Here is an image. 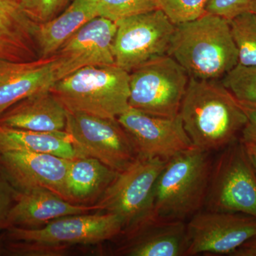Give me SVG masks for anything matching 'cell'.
<instances>
[{
	"instance_id": "obj_27",
	"label": "cell",
	"mask_w": 256,
	"mask_h": 256,
	"mask_svg": "<svg viewBox=\"0 0 256 256\" xmlns=\"http://www.w3.org/2000/svg\"><path fill=\"white\" fill-rule=\"evenodd\" d=\"M72 0H18L16 3L28 18L43 24L62 13Z\"/></svg>"
},
{
	"instance_id": "obj_9",
	"label": "cell",
	"mask_w": 256,
	"mask_h": 256,
	"mask_svg": "<svg viewBox=\"0 0 256 256\" xmlns=\"http://www.w3.org/2000/svg\"><path fill=\"white\" fill-rule=\"evenodd\" d=\"M65 131L80 156L96 158L117 172L138 158L130 138L117 118L67 112Z\"/></svg>"
},
{
	"instance_id": "obj_10",
	"label": "cell",
	"mask_w": 256,
	"mask_h": 256,
	"mask_svg": "<svg viewBox=\"0 0 256 256\" xmlns=\"http://www.w3.org/2000/svg\"><path fill=\"white\" fill-rule=\"evenodd\" d=\"M114 42L116 65L126 72L168 55L175 25L160 9L116 22Z\"/></svg>"
},
{
	"instance_id": "obj_8",
	"label": "cell",
	"mask_w": 256,
	"mask_h": 256,
	"mask_svg": "<svg viewBox=\"0 0 256 256\" xmlns=\"http://www.w3.org/2000/svg\"><path fill=\"white\" fill-rule=\"evenodd\" d=\"M129 74L130 107L152 116H178L190 78L172 57H159Z\"/></svg>"
},
{
	"instance_id": "obj_34",
	"label": "cell",
	"mask_w": 256,
	"mask_h": 256,
	"mask_svg": "<svg viewBox=\"0 0 256 256\" xmlns=\"http://www.w3.org/2000/svg\"><path fill=\"white\" fill-rule=\"evenodd\" d=\"M6 1L10 2L15 3V4H18V3H16L18 0H6Z\"/></svg>"
},
{
	"instance_id": "obj_26",
	"label": "cell",
	"mask_w": 256,
	"mask_h": 256,
	"mask_svg": "<svg viewBox=\"0 0 256 256\" xmlns=\"http://www.w3.org/2000/svg\"><path fill=\"white\" fill-rule=\"evenodd\" d=\"M158 8L174 25L192 21L206 14L208 0H156Z\"/></svg>"
},
{
	"instance_id": "obj_14",
	"label": "cell",
	"mask_w": 256,
	"mask_h": 256,
	"mask_svg": "<svg viewBox=\"0 0 256 256\" xmlns=\"http://www.w3.org/2000/svg\"><path fill=\"white\" fill-rule=\"evenodd\" d=\"M116 31V22L100 16L82 26L56 52L57 80L84 67L116 64L114 42Z\"/></svg>"
},
{
	"instance_id": "obj_19",
	"label": "cell",
	"mask_w": 256,
	"mask_h": 256,
	"mask_svg": "<svg viewBox=\"0 0 256 256\" xmlns=\"http://www.w3.org/2000/svg\"><path fill=\"white\" fill-rule=\"evenodd\" d=\"M38 25L18 4L0 0V58L28 62L40 58Z\"/></svg>"
},
{
	"instance_id": "obj_16",
	"label": "cell",
	"mask_w": 256,
	"mask_h": 256,
	"mask_svg": "<svg viewBox=\"0 0 256 256\" xmlns=\"http://www.w3.org/2000/svg\"><path fill=\"white\" fill-rule=\"evenodd\" d=\"M54 55L28 62L0 58V116L25 98L50 90L56 82Z\"/></svg>"
},
{
	"instance_id": "obj_33",
	"label": "cell",
	"mask_w": 256,
	"mask_h": 256,
	"mask_svg": "<svg viewBox=\"0 0 256 256\" xmlns=\"http://www.w3.org/2000/svg\"><path fill=\"white\" fill-rule=\"evenodd\" d=\"M250 11L252 12H254V14H256V0L254 2V3H252V6H250Z\"/></svg>"
},
{
	"instance_id": "obj_13",
	"label": "cell",
	"mask_w": 256,
	"mask_h": 256,
	"mask_svg": "<svg viewBox=\"0 0 256 256\" xmlns=\"http://www.w3.org/2000/svg\"><path fill=\"white\" fill-rule=\"evenodd\" d=\"M70 160L45 153L5 152L0 153V169L18 191L43 188L73 203L67 188Z\"/></svg>"
},
{
	"instance_id": "obj_7",
	"label": "cell",
	"mask_w": 256,
	"mask_h": 256,
	"mask_svg": "<svg viewBox=\"0 0 256 256\" xmlns=\"http://www.w3.org/2000/svg\"><path fill=\"white\" fill-rule=\"evenodd\" d=\"M204 210L256 218V174L237 140L214 160Z\"/></svg>"
},
{
	"instance_id": "obj_30",
	"label": "cell",
	"mask_w": 256,
	"mask_h": 256,
	"mask_svg": "<svg viewBox=\"0 0 256 256\" xmlns=\"http://www.w3.org/2000/svg\"><path fill=\"white\" fill-rule=\"evenodd\" d=\"M247 116V122L242 131L240 140L256 143V108L242 106Z\"/></svg>"
},
{
	"instance_id": "obj_1",
	"label": "cell",
	"mask_w": 256,
	"mask_h": 256,
	"mask_svg": "<svg viewBox=\"0 0 256 256\" xmlns=\"http://www.w3.org/2000/svg\"><path fill=\"white\" fill-rule=\"evenodd\" d=\"M178 114L194 146L210 152L236 141L247 122L242 104L217 80L190 78Z\"/></svg>"
},
{
	"instance_id": "obj_25",
	"label": "cell",
	"mask_w": 256,
	"mask_h": 256,
	"mask_svg": "<svg viewBox=\"0 0 256 256\" xmlns=\"http://www.w3.org/2000/svg\"><path fill=\"white\" fill-rule=\"evenodd\" d=\"M98 16L116 22L159 9L156 0H95Z\"/></svg>"
},
{
	"instance_id": "obj_17",
	"label": "cell",
	"mask_w": 256,
	"mask_h": 256,
	"mask_svg": "<svg viewBox=\"0 0 256 256\" xmlns=\"http://www.w3.org/2000/svg\"><path fill=\"white\" fill-rule=\"evenodd\" d=\"M95 210H98L96 204H76L43 188L23 192L16 190L14 202L6 216L4 229L10 227L41 228L60 217Z\"/></svg>"
},
{
	"instance_id": "obj_24",
	"label": "cell",
	"mask_w": 256,
	"mask_h": 256,
	"mask_svg": "<svg viewBox=\"0 0 256 256\" xmlns=\"http://www.w3.org/2000/svg\"><path fill=\"white\" fill-rule=\"evenodd\" d=\"M222 82L242 106L256 108V66L238 64L224 76Z\"/></svg>"
},
{
	"instance_id": "obj_3",
	"label": "cell",
	"mask_w": 256,
	"mask_h": 256,
	"mask_svg": "<svg viewBox=\"0 0 256 256\" xmlns=\"http://www.w3.org/2000/svg\"><path fill=\"white\" fill-rule=\"evenodd\" d=\"M193 148L168 161L156 180L153 215L186 222L204 208L214 160Z\"/></svg>"
},
{
	"instance_id": "obj_32",
	"label": "cell",
	"mask_w": 256,
	"mask_h": 256,
	"mask_svg": "<svg viewBox=\"0 0 256 256\" xmlns=\"http://www.w3.org/2000/svg\"><path fill=\"white\" fill-rule=\"evenodd\" d=\"M242 142L244 143L246 152L248 158L250 160V164H252L256 174V143Z\"/></svg>"
},
{
	"instance_id": "obj_28",
	"label": "cell",
	"mask_w": 256,
	"mask_h": 256,
	"mask_svg": "<svg viewBox=\"0 0 256 256\" xmlns=\"http://www.w3.org/2000/svg\"><path fill=\"white\" fill-rule=\"evenodd\" d=\"M255 0H208L206 12L230 20L242 13L250 11Z\"/></svg>"
},
{
	"instance_id": "obj_5",
	"label": "cell",
	"mask_w": 256,
	"mask_h": 256,
	"mask_svg": "<svg viewBox=\"0 0 256 256\" xmlns=\"http://www.w3.org/2000/svg\"><path fill=\"white\" fill-rule=\"evenodd\" d=\"M14 242H28L35 254H58L72 245L96 244L110 240L124 232L117 215L98 210L95 214L66 216L38 228H6Z\"/></svg>"
},
{
	"instance_id": "obj_23",
	"label": "cell",
	"mask_w": 256,
	"mask_h": 256,
	"mask_svg": "<svg viewBox=\"0 0 256 256\" xmlns=\"http://www.w3.org/2000/svg\"><path fill=\"white\" fill-rule=\"evenodd\" d=\"M228 22L238 50V64L246 66H256V14L246 11Z\"/></svg>"
},
{
	"instance_id": "obj_2",
	"label": "cell",
	"mask_w": 256,
	"mask_h": 256,
	"mask_svg": "<svg viewBox=\"0 0 256 256\" xmlns=\"http://www.w3.org/2000/svg\"><path fill=\"white\" fill-rule=\"evenodd\" d=\"M168 55L198 80H218L238 64L228 20L208 13L175 25Z\"/></svg>"
},
{
	"instance_id": "obj_12",
	"label": "cell",
	"mask_w": 256,
	"mask_h": 256,
	"mask_svg": "<svg viewBox=\"0 0 256 256\" xmlns=\"http://www.w3.org/2000/svg\"><path fill=\"white\" fill-rule=\"evenodd\" d=\"M117 120L130 138L138 158L169 161L194 146L180 114L162 117L130 107Z\"/></svg>"
},
{
	"instance_id": "obj_29",
	"label": "cell",
	"mask_w": 256,
	"mask_h": 256,
	"mask_svg": "<svg viewBox=\"0 0 256 256\" xmlns=\"http://www.w3.org/2000/svg\"><path fill=\"white\" fill-rule=\"evenodd\" d=\"M15 193L16 190L0 169V229H4L6 216L14 202Z\"/></svg>"
},
{
	"instance_id": "obj_6",
	"label": "cell",
	"mask_w": 256,
	"mask_h": 256,
	"mask_svg": "<svg viewBox=\"0 0 256 256\" xmlns=\"http://www.w3.org/2000/svg\"><path fill=\"white\" fill-rule=\"evenodd\" d=\"M168 161L138 158L118 172L96 204L98 210L114 214L124 226L122 234L153 216L154 192L158 176Z\"/></svg>"
},
{
	"instance_id": "obj_21",
	"label": "cell",
	"mask_w": 256,
	"mask_h": 256,
	"mask_svg": "<svg viewBox=\"0 0 256 256\" xmlns=\"http://www.w3.org/2000/svg\"><path fill=\"white\" fill-rule=\"evenodd\" d=\"M5 152L45 153L69 160L82 158L66 131L37 132L0 124V153Z\"/></svg>"
},
{
	"instance_id": "obj_31",
	"label": "cell",
	"mask_w": 256,
	"mask_h": 256,
	"mask_svg": "<svg viewBox=\"0 0 256 256\" xmlns=\"http://www.w3.org/2000/svg\"><path fill=\"white\" fill-rule=\"evenodd\" d=\"M232 256H256V235L239 247Z\"/></svg>"
},
{
	"instance_id": "obj_18",
	"label": "cell",
	"mask_w": 256,
	"mask_h": 256,
	"mask_svg": "<svg viewBox=\"0 0 256 256\" xmlns=\"http://www.w3.org/2000/svg\"><path fill=\"white\" fill-rule=\"evenodd\" d=\"M67 110L50 90L25 98L0 116V124L37 132H62Z\"/></svg>"
},
{
	"instance_id": "obj_11",
	"label": "cell",
	"mask_w": 256,
	"mask_h": 256,
	"mask_svg": "<svg viewBox=\"0 0 256 256\" xmlns=\"http://www.w3.org/2000/svg\"><path fill=\"white\" fill-rule=\"evenodd\" d=\"M186 256H230L256 235V218L230 212L200 210L186 223Z\"/></svg>"
},
{
	"instance_id": "obj_20",
	"label": "cell",
	"mask_w": 256,
	"mask_h": 256,
	"mask_svg": "<svg viewBox=\"0 0 256 256\" xmlns=\"http://www.w3.org/2000/svg\"><path fill=\"white\" fill-rule=\"evenodd\" d=\"M97 16L95 0H72L58 16L38 25L36 43L40 58L54 55L70 36Z\"/></svg>"
},
{
	"instance_id": "obj_15",
	"label": "cell",
	"mask_w": 256,
	"mask_h": 256,
	"mask_svg": "<svg viewBox=\"0 0 256 256\" xmlns=\"http://www.w3.org/2000/svg\"><path fill=\"white\" fill-rule=\"evenodd\" d=\"M118 254L130 256H184L188 246L186 223L182 220L150 217L124 233Z\"/></svg>"
},
{
	"instance_id": "obj_4",
	"label": "cell",
	"mask_w": 256,
	"mask_h": 256,
	"mask_svg": "<svg viewBox=\"0 0 256 256\" xmlns=\"http://www.w3.org/2000/svg\"><path fill=\"white\" fill-rule=\"evenodd\" d=\"M50 90L67 112L114 119L130 108V74L116 64L84 67Z\"/></svg>"
},
{
	"instance_id": "obj_22",
	"label": "cell",
	"mask_w": 256,
	"mask_h": 256,
	"mask_svg": "<svg viewBox=\"0 0 256 256\" xmlns=\"http://www.w3.org/2000/svg\"><path fill=\"white\" fill-rule=\"evenodd\" d=\"M117 174V172L96 158L82 156L70 160L67 188L72 202L87 205L98 201Z\"/></svg>"
},
{
	"instance_id": "obj_35",
	"label": "cell",
	"mask_w": 256,
	"mask_h": 256,
	"mask_svg": "<svg viewBox=\"0 0 256 256\" xmlns=\"http://www.w3.org/2000/svg\"><path fill=\"white\" fill-rule=\"evenodd\" d=\"M2 252V244L1 240H0V254Z\"/></svg>"
}]
</instances>
